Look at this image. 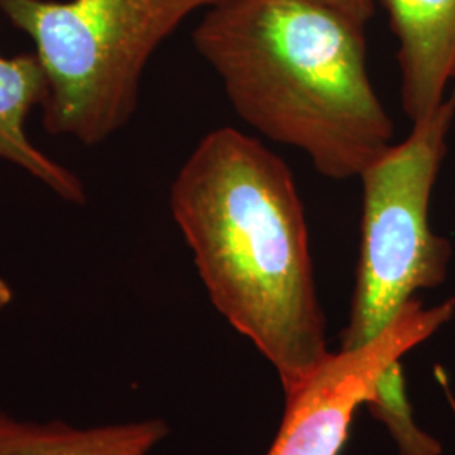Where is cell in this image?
<instances>
[{"label": "cell", "mask_w": 455, "mask_h": 455, "mask_svg": "<svg viewBox=\"0 0 455 455\" xmlns=\"http://www.w3.org/2000/svg\"><path fill=\"white\" fill-rule=\"evenodd\" d=\"M437 379L440 381V387H442V390L445 393V396H447V400H449V405L452 408V411H454L455 415V395L451 390V385H449V376L442 371V368L437 370Z\"/></svg>", "instance_id": "10"}, {"label": "cell", "mask_w": 455, "mask_h": 455, "mask_svg": "<svg viewBox=\"0 0 455 455\" xmlns=\"http://www.w3.org/2000/svg\"><path fill=\"white\" fill-rule=\"evenodd\" d=\"M46 90V76L36 54H0V159L29 172L66 201L83 203L82 180L34 146L26 133V120L36 105H43Z\"/></svg>", "instance_id": "7"}, {"label": "cell", "mask_w": 455, "mask_h": 455, "mask_svg": "<svg viewBox=\"0 0 455 455\" xmlns=\"http://www.w3.org/2000/svg\"><path fill=\"white\" fill-rule=\"evenodd\" d=\"M12 300V291L11 287L0 278V309L5 307Z\"/></svg>", "instance_id": "11"}, {"label": "cell", "mask_w": 455, "mask_h": 455, "mask_svg": "<svg viewBox=\"0 0 455 455\" xmlns=\"http://www.w3.org/2000/svg\"><path fill=\"white\" fill-rule=\"evenodd\" d=\"M171 212L212 306L274 364L292 396L331 353L289 165L243 132L216 129L180 167Z\"/></svg>", "instance_id": "1"}, {"label": "cell", "mask_w": 455, "mask_h": 455, "mask_svg": "<svg viewBox=\"0 0 455 455\" xmlns=\"http://www.w3.org/2000/svg\"><path fill=\"white\" fill-rule=\"evenodd\" d=\"M165 430L159 420L73 430L19 425L0 417V455H146Z\"/></svg>", "instance_id": "8"}, {"label": "cell", "mask_w": 455, "mask_h": 455, "mask_svg": "<svg viewBox=\"0 0 455 455\" xmlns=\"http://www.w3.org/2000/svg\"><path fill=\"white\" fill-rule=\"evenodd\" d=\"M454 116L455 90L413 124L402 144H391L358 176L361 244L341 351L376 339L415 293L447 278L452 248L430 228L428 212Z\"/></svg>", "instance_id": "4"}, {"label": "cell", "mask_w": 455, "mask_h": 455, "mask_svg": "<svg viewBox=\"0 0 455 455\" xmlns=\"http://www.w3.org/2000/svg\"><path fill=\"white\" fill-rule=\"evenodd\" d=\"M398 39L402 107L415 124L432 114L455 82V0H374Z\"/></svg>", "instance_id": "6"}, {"label": "cell", "mask_w": 455, "mask_h": 455, "mask_svg": "<svg viewBox=\"0 0 455 455\" xmlns=\"http://www.w3.org/2000/svg\"><path fill=\"white\" fill-rule=\"evenodd\" d=\"M221 0H0L36 46L49 133L97 146L131 118L150 56L197 9Z\"/></svg>", "instance_id": "3"}, {"label": "cell", "mask_w": 455, "mask_h": 455, "mask_svg": "<svg viewBox=\"0 0 455 455\" xmlns=\"http://www.w3.org/2000/svg\"><path fill=\"white\" fill-rule=\"evenodd\" d=\"M314 2L327 5L334 11H339L341 14L353 19L355 22H358L364 28L374 14V0H314Z\"/></svg>", "instance_id": "9"}, {"label": "cell", "mask_w": 455, "mask_h": 455, "mask_svg": "<svg viewBox=\"0 0 455 455\" xmlns=\"http://www.w3.org/2000/svg\"><path fill=\"white\" fill-rule=\"evenodd\" d=\"M455 314V299L425 307L413 299L376 339L353 351L329 355L292 396L275 442L267 455H338L359 407L371 402L378 385L400 359L434 336Z\"/></svg>", "instance_id": "5"}, {"label": "cell", "mask_w": 455, "mask_h": 455, "mask_svg": "<svg viewBox=\"0 0 455 455\" xmlns=\"http://www.w3.org/2000/svg\"><path fill=\"white\" fill-rule=\"evenodd\" d=\"M193 43L238 116L302 150L325 178H358L391 146L364 26L339 11L314 0H221Z\"/></svg>", "instance_id": "2"}]
</instances>
